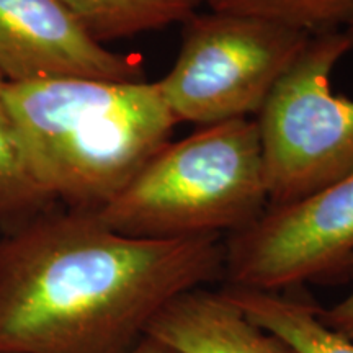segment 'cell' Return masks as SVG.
Segmentation results:
<instances>
[{
	"instance_id": "cell-1",
	"label": "cell",
	"mask_w": 353,
	"mask_h": 353,
	"mask_svg": "<svg viewBox=\"0 0 353 353\" xmlns=\"http://www.w3.org/2000/svg\"><path fill=\"white\" fill-rule=\"evenodd\" d=\"M224 237L123 236L94 211L0 241V353H130L176 294L223 280Z\"/></svg>"
},
{
	"instance_id": "cell-2",
	"label": "cell",
	"mask_w": 353,
	"mask_h": 353,
	"mask_svg": "<svg viewBox=\"0 0 353 353\" xmlns=\"http://www.w3.org/2000/svg\"><path fill=\"white\" fill-rule=\"evenodd\" d=\"M7 101L44 195L77 211L112 201L179 125L156 82H7Z\"/></svg>"
},
{
	"instance_id": "cell-3",
	"label": "cell",
	"mask_w": 353,
	"mask_h": 353,
	"mask_svg": "<svg viewBox=\"0 0 353 353\" xmlns=\"http://www.w3.org/2000/svg\"><path fill=\"white\" fill-rule=\"evenodd\" d=\"M267 208L257 120L242 118L169 141L95 213L123 236L174 241L226 237Z\"/></svg>"
},
{
	"instance_id": "cell-4",
	"label": "cell",
	"mask_w": 353,
	"mask_h": 353,
	"mask_svg": "<svg viewBox=\"0 0 353 353\" xmlns=\"http://www.w3.org/2000/svg\"><path fill=\"white\" fill-rule=\"evenodd\" d=\"M353 51V30L312 34L257 114L268 206L299 201L353 172V99L332 72Z\"/></svg>"
},
{
	"instance_id": "cell-5",
	"label": "cell",
	"mask_w": 353,
	"mask_h": 353,
	"mask_svg": "<svg viewBox=\"0 0 353 353\" xmlns=\"http://www.w3.org/2000/svg\"><path fill=\"white\" fill-rule=\"evenodd\" d=\"M182 25L175 64L156 82L179 125L257 117L312 37L275 20L216 10L196 12Z\"/></svg>"
},
{
	"instance_id": "cell-6",
	"label": "cell",
	"mask_w": 353,
	"mask_h": 353,
	"mask_svg": "<svg viewBox=\"0 0 353 353\" xmlns=\"http://www.w3.org/2000/svg\"><path fill=\"white\" fill-rule=\"evenodd\" d=\"M353 278V172L224 237L223 281L259 291Z\"/></svg>"
},
{
	"instance_id": "cell-7",
	"label": "cell",
	"mask_w": 353,
	"mask_h": 353,
	"mask_svg": "<svg viewBox=\"0 0 353 353\" xmlns=\"http://www.w3.org/2000/svg\"><path fill=\"white\" fill-rule=\"evenodd\" d=\"M0 74L7 82L87 77L143 82V59L110 51L61 0H0Z\"/></svg>"
},
{
	"instance_id": "cell-8",
	"label": "cell",
	"mask_w": 353,
	"mask_h": 353,
	"mask_svg": "<svg viewBox=\"0 0 353 353\" xmlns=\"http://www.w3.org/2000/svg\"><path fill=\"white\" fill-rule=\"evenodd\" d=\"M145 335L179 353H298L260 327L226 294L206 286L176 294L152 317Z\"/></svg>"
},
{
	"instance_id": "cell-9",
	"label": "cell",
	"mask_w": 353,
	"mask_h": 353,
	"mask_svg": "<svg viewBox=\"0 0 353 353\" xmlns=\"http://www.w3.org/2000/svg\"><path fill=\"white\" fill-rule=\"evenodd\" d=\"M221 291L250 321L280 335L298 353H353V342L321 321V304L303 286L259 291L223 285Z\"/></svg>"
},
{
	"instance_id": "cell-10",
	"label": "cell",
	"mask_w": 353,
	"mask_h": 353,
	"mask_svg": "<svg viewBox=\"0 0 353 353\" xmlns=\"http://www.w3.org/2000/svg\"><path fill=\"white\" fill-rule=\"evenodd\" d=\"M95 41L156 32L185 23L200 12L203 0H61Z\"/></svg>"
},
{
	"instance_id": "cell-11",
	"label": "cell",
	"mask_w": 353,
	"mask_h": 353,
	"mask_svg": "<svg viewBox=\"0 0 353 353\" xmlns=\"http://www.w3.org/2000/svg\"><path fill=\"white\" fill-rule=\"evenodd\" d=\"M50 203L33 174L19 125L7 101V81L0 74V223L34 214Z\"/></svg>"
},
{
	"instance_id": "cell-12",
	"label": "cell",
	"mask_w": 353,
	"mask_h": 353,
	"mask_svg": "<svg viewBox=\"0 0 353 353\" xmlns=\"http://www.w3.org/2000/svg\"><path fill=\"white\" fill-rule=\"evenodd\" d=\"M210 10L262 17L311 34L353 26V0H203Z\"/></svg>"
},
{
	"instance_id": "cell-13",
	"label": "cell",
	"mask_w": 353,
	"mask_h": 353,
	"mask_svg": "<svg viewBox=\"0 0 353 353\" xmlns=\"http://www.w3.org/2000/svg\"><path fill=\"white\" fill-rule=\"evenodd\" d=\"M317 312L327 327L353 342V291L332 307L319 306Z\"/></svg>"
},
{
	"instance_id": "cell-14",
	"label": "cell",
	"mask_w": 353,
	"mask_h": 353,
	"mask_svg": "<svg viewBox=\"0 0 353 353\" xmlns=\"http://www.w3.org/2000/svg\"><path fill=\"white\" fill-rule=\"evenodd\" d=\"M130 353H179V352L167 345V343L151 337V335H144V337L138 342V345L132 348Z\"/></svg>"
},
{
	"instance_id": "cell-15",
	"label": "cell",
	"mask_w": 353,
	"mask_h": 353,
	"mask_svg": "<svg viewBox=\"0 0 353 353\" xmlns=\"http://www.w3.org/2000/svg\"><path fill=\"white\" fill-rule=\"evenodd\" d=\"M352 30H353V26H352Z\"/></svg>"
},
{
	"instance_id": "cell-16",
	"label": "cell",
	"mask_w": 353,
	"mask_h": 353,
	"mask_svg": "<svg viewBox=\"0 0 353 353\" xmlns=\"http://www.w3.org/2000/svg\"><path fill=\"white\" fill-rule=\"evenodd\" d=\"M0 241H2V239H0Z\"/></svg>"
}]
</instances>
